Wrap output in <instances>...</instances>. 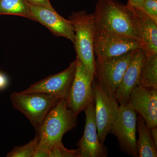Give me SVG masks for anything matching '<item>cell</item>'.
<instances>
[{
	"label": "cell",
	"mask_w": 157,
	"mask_h": 157,
	"mask_svg": "<svg viewBox=\"0 0 157 157\" xmlns=\"http://www.w3.org/2000/svg\"><path fill=\"white\" fill-rule=\"evenodd\" d=\"M3 14L17 15L33 20L26 0H0V15Z\"/></svg>",
	"instance_id": "ac0fdd59"
},
{
	"label": "cell",
	"mask_w": 157,
	"mask_h": 157,
	"mask_svg": "<svg viewBox=\"0 0 157 157\" xmlns=\"http://www.w3.org/2000/svg\"><path fill=\"white\" fill-rule=\"evenodd\" d=\"M26 1L30 5L44 6L48 9H54L49 0H26Z\"/></svg>",
	"instance_id": "7402d4cb"
},
{
	"label": "cell",
	"mask_w": 157,
	"mask_h": 157,
	"mask_svg": "<svg viewBox=\"0 0 157 157\" xmlns=\"http://www.w3.org/2000/svg\"><path fill=\"white\" fill-rule=\"evenodd\" d=\"M144 1V0H128V3L135 7L141 8Z\"/></svg>",
	"instance_id": "cb8c5ba5"
},
{
	"label": "cell",
	"mask_w": 157,
	"mask_h": 157,
	"mask_svg": "<svg viewBox=\"0 0 157 157\" xmlns=\"http://www.w3.org/2000/svg\"><path fill=\"white\" fill-rule=\"evenodd\" d=\"M135 51L114 57L95 59L94 79L109 95L115 97L124 73Z\"/></svg>",
	"instance_id": "5b68a950"
},
{
	"label": "cell",
	"mask_w": 157,
	"mask_h": 157,
	"mask_svg": "<svg viewBox=\"0 0 157 157\" xmlns=\"http://www.w3.org/2000/svg\"><path fill=\"white\" fill-rule=\"evenodd\" d=\"M29 6L33 20L45 26L56 36L64 37L74 44L75 33L73 25L69 19L62 17L54 9L29 3Z\"/></svg>",
	"instance_id": "7c38bea8"
},
{
	"label": "cell",
	"mask_w": 157,
	"mask_h": 157,
	"mask_svg": "<svg viewBox=\"0 0 157 157\" xmlns=\"http://www.w3.org/2000/svg\"><path fill=\"white\" fill-rule=\"evenodd\" d=\"M94 14L95 36H113L142 39L134 11L128 3L115 0H98Z\"/></svg>",
	"instance_id": "6da1fadb"
},
{
	"label": "cell",
	"mask_w": 157,
	"mask_h": 157,
	"mask_svg": "<svg viewBox=\"0 0 157 157\" xmlns=\"http://www.w3.org/2000/svg\"><path fill=\"white\" fill-rule=\"evenodd\" d=\"M140 9L157 22V0H144Z\"/></svg>",
	"instance_id": "44dd1931"
},
{
	"label": "cell",
	"mask_w": 157,
	"mask_h": 157,
	"mask_svg": "<svg viewBox=\"0 0 157 157\" xmlns=\"http://www.w3.org/2000/svg\"><path fill=\"white\" fill-rule=\"evenodd\" d=\"M76 59V71L66 101L68 108L78 116L94 101V75L79 59Z\"/></svg>",
	"instance_id": "8992f818"
},
{
	"label": "cell",
	"mask_w": 157,
	"mask_h": 157,
	"mask_svg": "<svg viewBox=\"0 0 157 157\" xmlns=\"http://www.w3.org/2000/svg\"><path fill=\"white\" fill-rule=\"evenodd\" d=\"M137 127L139 135L136 141L138 157H157V148L152 138L150 130L140 114L137 117Z\"/></svg>",
	"instance_id": "2e32d148"
},
{
	"label": "cell",
	"mask_w": 157,
	"mask_h": 157,
	"mask_svg": "<svg viewBox=\"0 0 157 157\" xmlns=\"http://www.w3.org/2000/svg\"><path fill=\"white\" fill-rule=\"evenodd\" d=\"M136 112L131 107L120 105L110 133L117 137L121 150L131 156L138 157L136 146Z\"/></svg>",
	"instance_id": "52a82bcc"
},
{
	"label": "cell",
	"mask_w": 157,
	"mask_h": 157,
	"mask_svg": "<svg viewBox=\"0 0 157 157\" xmlns=\"http://www.w3.org/2000/svg\"><path fill=\"white\" fill-rule=\"evenodd\" d=\"M145 56L143 48L135 51L125 71L115 98L120 105H125L132 90L140 83L141 68Z\"/></svg>",
	"instance_id": "5bb4252c"
},
{
	"label": "cell",
	"mask_w": 157,
	"mask_h": 157,
	"mask_svg": "<svg viewBox=\"0 0 157 157\" xmlns=\"http://www.w3.org/2000/svg\"><path fill=\"white\" fill-rule=\"evenodd\" d=\"M140 83L144 87L157 89V54H145L140 73Z\"/></svg>",
	"instance_id": "e0dca14e"
},
{
	"label": "cell",
	"mask_w": 157,
	"mask_h": 157,
	"mask_svg": "<svg viewBox=\"0 0 157 157\" xmlns=\"http://www.w3.org/2000/svg\"><path fill=\"white\" fill-rule=\"evenodd\" d=\"M84 111L86 116L84 133L76 144L79 150L78 157H107V148L98 140L94 101L87 106Z\"/></svg>",
	"instance_id": "8fae6325"
},
{
	"label": "cell",
	"mask_w": 157,
	"mask_h": 157,
	"mask_svg": "<svg viewBox=\"0 0 157 157\" xmlns=\"http://www.w3.org/2000/svg\"><path fill=\"white\" fill-rule=\"evenodd\" d=\"M130 5L137 20L144 53L147 56L157 54V22L140 8Z\"/></svg>",
	"instance_id": "9a60e30c"
},
{
	"label": "cell",
	"mask_w": 157,
	"mask_h": 157,
	"mask_svg": "<svg viewBox=\"0 0 157 157\" xmlns=\"http://www.w3.org/2000/svg\"><path fill=\"white\" fill-rule=\"evenodd\" d=\"M93 86L98 138L100 143L104 144L106 137L110 133L120 105L115 97L108 94L94 78Z\"/></svg>",
	"instance_id": "ba28073f"
},
{
	"label": "cell",
	"mask_w": 157,
	"mask_h": 157,
	"mask_svg": "<svg viewBox=\"0 0 157 157\" xmlns=\"http://www.w3.org/2000/svg\"><path fill=\"white\" fill-rule=\"evenodd\" d=\"M39 141L38 134L28 143L14 147L9 152L6 156L8 157H33Z\"/></svg>",
	"instance_id": "d6986e66"
},
{
	"label": "cell",
	"mask_w": 157,
	"mask_h": 157,
	"mask_svg": "<svg viewBox=\"0 0 157 157\" xmlns=\"http://www.w3.org/2000/svg\"><path fill=\"white\" fill-rule=\"evenodd\" d=\"M76 61V59L66 70L35 82L21 92L24 93H44L66 101L75 75Z\"/></svg>",
	"instance_id": "9c48e42d"
},
{
	"label": "cell",
	"mask_w": 157,
	"mask_h": 157,
	"mask_svg": "<svg viewBox=\"0 0 157 157\" xmlns=\"http://www.w3.org/2000/svg\"><path fill=\"white\" fill-rule=\"evenodd\" d=\"M49 157H78V149L70 150L66 148L62 143L57 144L48 149Z\"/></svg>",
	"instance_id": "ffe728a7"
},
{
	"label": "cell",
	"mask_w": 157,
	"mask_h": 157,
	"mask_svg": "<svg viewBox=\"0 0 157 157\" xmlns=\"http://www.w3.org/2000/svg\"><path fill=\"white\" fill-rule=\"evenodd\" d=\"M9 81L7 76L0 72V90L6 89L8 85Z\"/></svg>",
	"instance_id": "603a6c76"
},
{
	"label": "cell",
	"mask_w": 157,
	"mask_h": 157,
	"mask_svg": "<svg viewBox=\"0 0 157 157\" xmlns=\"http://www.w3.org/2000/svg\"><path fill=\"white\" fill-rule=\"evenodd\" d=\"M150 130L152 138L153 140L156 147L157 148V127L152 128L150 129Z\"/></svg>",
	"instance_id": "d4e9b609"
},
{
	"label": "cell",
	"mask_w": 157,
	"mask_h": 157,
	"mask_svg": "<svg viewBox=\"0 0 157 157\" xmlns=\"http://www.w3.org/2000/svg\"><path fill=\"white\" fill-rule=\"evenodd\" d=\"M10 99L14 109L25 116L36 131L60 98L42 92H20L12 93Z\"/></svg>",
	"instance_id": "277c9868"
},
{
	"label": "cell",
	"mask_w": 157,
	"mask_h": 157,
	"mask_svg": "<svg viewBox=\"0 0 157 157\" xmlns=\"http://www.w3.org/2000/svg\"><path fill=\"white\" fill-rule=\"evenodd\" d=\"M126 105L142 117L149 128L157 127V89L139 83L130 93Z\"/></svg>",
	"instance_id": "30bf717a"
},
{
	"label": "cell",
	"mask_w": 157,
	"mask_h": 157,
	"mask_svg": "<svg viewBox=\"0 0 157 157\" xmlns=\"http://www.w3.org/2000/svg\"><path fill=\"white\" fill-rule=\"evenodd\" d=\"M143 48L135 39L113 36H95L94 52L95 59H104L122 55Z\"/></svg>",
	"instance_id": "4fadbf2b"
},
{
	"label": "cell",
	"mask_w": 157,
	"mask_h": 157,
	"mask_svg": "<svg viewBox=\"0 0 157 157\" xmlns=\"http://www.w3.org/2000/svg\"><path fill=\"white\" fill-rule=\"evenodd\" d=\"M68 19L72 23L75 33L74 45L76 57L94 75L95 62L94 52L95 34L94 13L88 14L85 10L75 11L72 12Z\"/></svg>",
	"instance_id": "3957f363"
},
{
	"label": "cell",
	"mask_w": 157,
	"mask_h": 157,
	"mask_svg": "<svg viewBox=\"0 0 157 157\" xmlns=\"http://www.w3.org/2000/svg\"><path fill=\"white\" fill-rule=\"evenodd\" d=\"M77 123V116L67 107L66 100L60 99L36 131L39 137L37 147L48 150L52 145L62 143L63 135L74 129Z\"/></svg>",
	"instance_id": "7a4b0ae2"
}]
</instances>
